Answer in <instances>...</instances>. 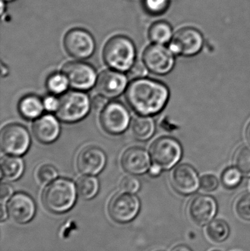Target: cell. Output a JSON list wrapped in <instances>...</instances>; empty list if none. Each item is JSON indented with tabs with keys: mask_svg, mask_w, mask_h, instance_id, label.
<instances>
[{
	"mask_svg": "<svg viewBox=\"0 0 250 251\" xmlns=\"http://www.w3.org/2000/svg\"><path fill=\"white\" fill-rule=\"evenodd\" d=\"M169 98L165 85L152 79H135L129 84L126 100L129 107L141 116H153L163 110Z\"/></svg>",
	"mask_w": 250,
	"mask_h": 251,
	"instance_id": "6da1fadb",
	"label": "cell"
},
{
	"mask_svg": "<svg viewBox=\"0 0 250 251\" xmlns=\"http://www.w3.org/2000/svg\"><path fill=\"white\" fill-rule=\"evenodd\" d=\"M135 44L125 35L112 37L106 43L103 50V59L106 64L118 72L129 70L135 63Z\"/></svg>",
	"mask_w": 250,
	"mask_h": 251,
	"instance_id": "7a4b0ae2",
	"label": "cell"
},
{
	"mask_svg": "<svg viewBox=\"0 0 250 251\" xmlns=\"http://www.w3.org/2000/svg\"><path fill=\"white\" fill-rule=\"evenodd\" d=\"M74 184L66 178H58L48 184L43 193V202L50 212L63 214L70 210L76 200Z\"/></svg>",
	"mask_w": 250,
	"mask_h": 251,
	"instance_id": "3957f363",
	"label": "cell"
},
{
	"mask_svg": "<svg viewBox=\"0 0 250 251\" xmlns=\"http://www.w3.org/2000/svg\"><path fill=\"white\" fill-rule=\"evenodd\" d=\"M90 109L91 101L87 94L70 91L60 97L56 115L65 123H76L88 116Z\"/></svg>",
	"mask_w": 250,
	"mask_h": 251,
	"instance_id": "277c9868",
	"label": "cell"
},
{
	"mask_svg": "<svg viewBox=\"0 0 250 251\" xmlns=\"http://www.w3.org/2000/svg\"><path fill=\"white\" fill-rule=\"evenodd\" d=\"M63 46L69 55L79 60L91 57L95 50L93 36L82 28H73L68 31L63 39Z\"/></svg>",
	"mask_w": 250,
	"mask_h": 251,
	"instance_id": "5b68a950",
	"label": "cell"
},
{
	"mask_svg": "<svg viewBox=\"0 0 250 251\" xmlns=\"http://www.w3.org/2000/svg\"><path fill=\"white\" fill-rule=\"evenodd\" d=\"M30 136L23 126L11 124L4 126L0 134V144L4 153L12 156L24 154L30 146Z\"/></svg>",
	"mask_w": 250,
	"mask_h": 251,
	"instance_id": "8992f818",
	"label": "cell"
},
{
	"mask_svg": "<svg viewBox=\"0 0 250 251\" xmlns=\"http://www.w3.org/2000/svg\"><path fill=\"white\" fill-rule=\"evenodd\" d=\"M151 159L162 169L174 166L182 156V149L179 142L168 137L157 139L150 148Z\"/></svg>",
	"mask_w": 250,
	"mask_h": 251,
	"instance_id": "52a82bcc",
	"label": "cell"
},
{
	"mask_svg": "<svg viewBox=\"0 0 250 251\" xmlns=\"http://www.w3.org/2000/svg\"><path fill=\"white\" fill-rule=\"evenodd\" d=\"M131 116L129 110L121 103H109L101 110L100 122L106 132L110 134H122L130 124Z\"/></svg>",
	"mask_w": 250,
	"mask_h": 251,
	"instance_id": "ba28073f",
	"label": "cell"
},
{
	"mask_svg": "<svg viewBox=\"0 0 250 251\" xmlns=\"http://www.w3.org/2000/svg\"><path fill=\"white\" fill-rule=\"evenodd\" d=\"M203 45L202 33L195 28L187 26L176 32L170 41L169 49L173 54L193 56L201 51Z\"/></svg>",
	"mask_w": 250,
	"mask_h": 251,
	"instance_id": "9c48e42d",
	"label": "cell"
},
{
	"mask_svg": "<svg viewBox=\"0 0 250 251\" xmlns=\"http://www.w3.org/2000/svg\"><path fill=\"white\" fill-rule=\"evenodd\" d=\"M62 73L67 78L69 85L78 91L91 89L97 81L95 69L83 62L66 63L62 69Z\"/></svg>",
	"mask_w": 250,
	"mask_h": 251,
	"instance_id": "30bf717a",
	"label": "cell"
},
{
	"mask_svg": "<svg viewBox=\"0 0 250 251\" xmlns=\"http://www.w3.org/2000/svg\"><path fill=\"white\" fill-rule=\"evenodd\" d=\"M140 202L132 193H119L110 201L109 212L110 216L116 222L126 224L133 221L139 213Z\"/></svg>",
	"mask_w": 250,
	"mask_h": 251,
	"instance_id": "8fae6325",
	"label": "cell"
},
{
	"mask_svg": "<svg viewBox=\"0 0 250 251\" xmlns=\"http://www.w3.org/2000/svg\"><path fill=\"white\" fill-rule=\"evenodd\" d=\"M142 60L148 70L158 75H167L174 65L173 53L161 44H152L147 47Z\"/></svg>",
	"mask_w": 250,
	"mask_h": 251,
	"instance_id": "7c38bea8",
	"label": "cell"
},
{
	"mask_svg": "<svg viewBox=\"0 0 250 251\" xmlns=\"http://www.w3.org/2000/svg\"><path fill=\"white\" fill-rule=\"evenodd\" d=\"M217 212V201L209 196H195L188 205L189 218L199 226H205L211 223Z\"/></svg>",
	"mask_w": 250,
	"mask_h": 251,
	"instance_id": "4fadbf2b",
	"label": "cell"
},
{
	"mask_svg": "<svg viewBox=\"0 0 250 251\" xmlns=\"http://www.w3.org/2000/svg\"><path fill=\"white\" fill-rule=\"evenodd\" d=\"M9 216L19 224H26L33 219L36 206L33 199L26 193H19L12 196L7 205Z\"/></svg>",
	"mask_w": 250,
	"mask_h": 251,
	"instance_id": "5bb4252c",
	"label": "cell"
},
{
	"mask_svg": "<svg viewBox=\"0 0 250 251\" xmlns=\"http://www.w3.org/2000/svg\"><path fill=\"white\" fill-rule=\"evenodd\" d=\"M127 82V77L118 71L106 70L98 76L95 89L99 95L114 99L123 94Z\"/></svg>",
	"mask_w": 250,
	"mask_h": 251,
	"instance_id": "9a60e30c",
	"label": "cell"
},
{
	"mask_svg": "<svg viewBox=\"0 0 250 251\" xmlns=\"http://www.w3.org/2000/svg\"><path fill=\"white\" fill-rule=\"evenodd\" d=\"M107 156L102 149L95 146H88L78 155L76 165L81 174L95 176L104 169Z\"/></svg>",
	"mask_w": 250,
	"mask_h": 251,
	"instance_id": "2e32d148",
	"label": "cell"
},
{
	"mask_svg": "<svg viewBox=\"0 0 250 251\" xmlns=\"http://www.w3.org/2000/svg\"><path fill=\"white\" fill-rule=\"evenodd\" d=\"M171 181L174 188L183 195L195 193L200 186L196 171L190 165H179L172 173Z\"/></svg>",
	"mask_w": 250,
	"mask_h": 251,
	"instance_id": "e0dca14e",
	"label": "cell"
},
{
	"mask_svg": "<svg viewBox=\"0 0 250 251\" xmlns=\"http://www.w3.org/2000/svg\"><path fill=\"white\" fill-rule=\"evenodd\" d=\"M121 165L129 174L140 175L151 168V159L145 149L139 147L129 148L122 156Z\"/></svg>",
	"mask_w": 250,
	"mask_h": 251,
	"instance_id": "ac0fdd59",
	"label": "cell"
},
{
	"mask_svg": "<svg viewBox=\"0 0 250 251\" xmlns=\"http://www.w3.org/2000/svg\"><path fill=\"white\" fill-rule=\"evenodd\" d=\"M32 132L40 143L49 144L58 138L60 133V124L54 116L45 115L34 122Z\"/></svg>",
	"mask_w": 250,
	"mask_h": 251,
	"instance_id": "d6986e66",
	"label": "cell"
},
{
	"mask_svg": "<svg viewBox=\"0 0 250 251\" xmlns=\"http://www.w3.org/2000/svg\"><path fill=\"white\" fill-rule=\"evenodd\" d=\"M24 171V163L18 156H6L1 160V174L7 181L19 179Z\"/></svg>",
	"mask_w": 250,
	"mask_h": 251,
	"instance_id": "ffe728a7",
	"label": "cell"
},
{
	"mask_svg": "<svg viewBox=\"0 0 250 251\" xmlns=\"http://www.w3.org/2000/svg\"><path fill=\"white\" fill-rule=\"evenodd\" d=\"M44 102L36 96L23 97L19 104V110L22 117L28 120L38 119L44 110Z\"/></svg>",
	"mask_w": 250,
	"mask_h": 251,
	"instance_id": "44dd1931",
	"label": "cell"
},
{
	"mask_svg": "<svg viewBox=\"0 0 250 251\" xmlns=\"http://www.w3.org/2000/svg\"><path fill=\"white\" fill-rule=\"evenodd\" d=\"M148 38L154 44H167L173 38L171 25L164 21L154 22L148 29Z\"/></svg>",
	"mask_w": 250,
	"mask_h": 251,
	"instance_id": "7402d4cb",
	"label": "cell"
},
{
	"mask_svg": "<svg viewBox=\"0 0 250 251\" xmlns=\"http://www.w3.org/2000/svg\"><path fill=\"white\" fill-rule=\"evenodd\" d=\"M155 130L154 121L148 116L136 118L132 125L134 136L139 140H147L152 137Z\"/></svg>",
	"mask_w": 250,
	"mask_h": 251,
	"instance_id": "603a6c76",
	"label": "cell"
},
{
	"mask_svg": "<svg viewBox=\"0 0 250 251\" xmlns=\"http://www.w3.org/2000/svg\"><path fill=\"white\" fill-rule=\"evenodd\" d=\"M206 234L208 238L214 243H223L229 237L230 227L223 220H214L208 224L206 228Z\"/></svg>",
	"mask_w": 250,
	"mask_h": 251,
	"instance_id": "cb8c5ba5",
	"label": "cell"
},
{
	"mask_svg": "<svg viewBox=\"0 0 250 251\" xmlns=\"http://www.w3.org/2000/svg\"><path fill=\"white\" fill-rule=\"evenodd\" d=\"M76 189L78 193L82 199H92L96 196L99 190L98 179L91 176H85L80 177L76 182Z\"/></svg>",
	"mask_w": 250,
	"mask_h": 251,
	"instance_id": "d4e9b609",
	"label": "cell"
},
{
	"mask_svg": "<svg viewBox=\"0 0 250 251\" xmlns=\"http://www.w3.org/2000/svg\"><path fill=\"white\" fill-rule=\"evenodd\" d=\"M233 163L241 174L250 176V146L244 145L236 149L233 155Z\"/></svg>",
	"mask_w": 250,
	"mask_h": 251,
	"instance_id": "484cf974",
	"label": "cell"
},
{
	"mask_svg": "<svg viewBox=\"0 0 250 251\" xmlns=\"http://www.w3.org/2000/svg\"><path fill=\"white\" fill-rule=\"evenodd\" d=\"M69 82L63 73L54 74L47 80V88L54 94H63L67 90Z\"/></svg>",
	"mask_w": 250,
	"mask_h": 251,
	"instance_id": "4316f807",
	"label": "cell"
},
{
	"mask_svg": "<svg viewBox=\"0 0 250 251\" xmlns=\"http://www.w3.org/2000/svg\"><path fill=\"white\" fill-rule=\"evenodd\" d=\"M142 6L148 14L151 16H161L169 8L170 0H143Z\"/></svg>",
	"mask_w": 250,
	"mask_h": 251,
	"instance_id": "83f0119b",
	"label": "cell"
},
{
	"mask_svg": "<svg viewBox=\"0 0 250 251\" xmlns=\"http://www.w3.org/2000/svg\"><path fill=\"white\" fill-rule=\"evenodd\" d=\"M223 184L227 188H234L242 181V174L235 168H229L224 171L222 177Z\"/></svg>",
	"mask_w": 250,
	"mask_h": 251,
	"instance_id": "f1b7e54d",
	"label": "cell"
},
{
	"mask_svg": "<svg viewBox=\"0 0 250 251\" xmlns=\"http://www.w3.org/2000/svg\"><path fill=\"white\" fill-rule=\"evenodd\" d=\"M235 209L241 218L250 221V193L242 195L237 199Z\"/></svg>",
	"mask_w": 250,
	"mask_h": 251,
	"instance_id": "f546056e",
	"label": "cell"
},
{
	"mask_svg": "<svg viewBox=\"0 0 250 251\" xmlns=\"http://www.w3.org/2000/svg\"><path fill=\"white\" fill-rule=\"evenodd\" d=\"M37 176L40 182L43 184H48L57 178L58 171L53 165H44L40 167L38 169Z\"/></svg>",
	"mask_w": 250,
	"mask_h": 251,
	"instance_id": "4dcf8cb0",
	"label": "cell"
},
{
	"mask_svg": "<svg viewBox=\"0 0 250 251\" xmlns=\"http://www.w3.org/2000/svg\"><path fill=\"white\" fill-rule=\"evenodd\" d=\"M120 187L126 193H135L139 190L140 183L135 177L126 176L122 179Z\"/></svg>",
	"mask_w": 250,
	"mask_h": 251,
	"instance_id": "1f68e13d",
	"label": "cell"
},
{
	"mask_svg": "<svg viewBox=\"0 0 250 251\" xmlns=\"http://www.w3.org/2000/svg\"><path fill=\"white\" fill-rule=\"evenodd\" d=\"M147 69L145 65L142 62L136 61L132 65L129 70V76L130 79H137L144 78L147 75Z\"/></svg>",
	"mask_w": 250,
	"mask_h": 251,
	"instance_id": "d6a6232c",
	"label": "cell"
},
{
	"mask_svg": "<svg viewBox=\"0 0 250 251\" xmlns=\"http://www.w3.org/2000/svg\"><path fill=\"white\" fill-rule=\"evenodd\" d=\"M218 179L213 175L204 176L200 180V186L205 191H214L218 187Z\"/></svg>",
	"mask_w": 250,
	"mask_h": 251,
	"instance_id": "836d02e7",
	"label": "cell"
},
{
	"mask_svg": "<svg viewBox=\"0 0 250 251\" xmlns=\"http://www.w3.org/2000/svg\"><path fill=\"white\" fill-rule=\"evenodd\" d=\"M44 108L48 112L57 111L59 106V100L53 96H48L44 100Z\"/></svg>",
	"mask_w": 250,
	"mask_h": 251,
	"instance_id": "e575fe53",
	"label": "cell"
},
{
	"mask_svg": "<svg viewBox=\"0 0 250 251\" xmlns=\"http://www.w3.org/2000/svg\"><path fill=\"white\" fill-rule=\"evenodd\" d=\"M13 193V188L10 184L1 183L0 187V200L1 202L7 201Z\"/></svg>",
	"mask_w": 250,
	"mask_h": 251,
	"instance_id": "d590c367",
	"label": "cell"
},
{
	"mask_svg": "<svg viewBox=\"0 0 250 251\" xmlns=\"http://www.w3.org/2000/svg\"><path fill=\"white\" fill-rule=\"evenodd\" d=\"M92 107L96 110H103L107 105V98L102 97V96H96L95 98L92 100Z\"/></svg>",
	"mask_w": 250,
	"mask_h": 251,
	"instance_id": "8d00e7d4",
	"label": "cell"
},
{
	"mask_svg": "<svg viewBox=\"0 0 250 251\" xmlns=\"http://www.w3.org/2000/svg\"><path fill=\"white\" fill-rule=\"evenodd\" d=\"M161 169H162V168H160L159 166L154 164L153 166H151V168H150V175L152 176H157L159 175L160 173H161Z\"/></svg>",
	"mask_w": 250,
	"mask_h": 251,
	"instance_id": "74e56055",
	"label": "cell"
},
{
	"mask_svg": "<svg viewBox=\"0 0 250 251\" xmlns=\"http://www.w3.org/2000/svg\"><path fill=\"white\" fill-rule=\"evenodd\" d=\"M7 212H6V208L4 207V205L1 204L0 206V219L1 222L4 221L7 218Z\"/></svg>",
	"mask_w": 250,
	"mask_h": 251,
	"instance_id": "f35d334b",
	"label": "cell"
},
{
	"mask_svg": "<svg viewBox=\"0 0 250 251\" xmlns=\"http://www.w3.org/2000/svg\"><path fill=\"white\" fill-rule=\"evenodd\" d=\"M173 251H192L189 247L186 246H179L175 248Z\"/></svg>",
	"mask_w": 250,
	"mask_h": 251,
	"instance_id": "ab89813d",
	"label": "cell"
},
{
	"mask_svg": "<svg viewBox=\"0 0 250 251\" xmlns=\"http://www.w3.org/2000/svg\"><path fill=\"white\" fill-rule=\"evenodd\" d=\"M245 134H246V137L248 139V142L250 143V122L248 124V126H247Z\"/></svg>",
	"mask_w": 250,
	"mask_h": 251,
	"instance_id": "60d3db41",
	"label": "cell"
},
{
	"mask_svg": "<svg viewBox=\"0 0 250 251\" xmlns=\"http://www.w3.org/2000/svg\"><path fill=\"white\" fill-rule=\"evenodd\" d=\"M4 68L5 67H4V65H2V66H1V70H2V73H1V75H2V76H4V75H7V69H4Z\"/></svg>",
	"mask_w": 250,
	"mask_h": 251,
	"instance_id": "b9f144b4",
	"label": "cell"
},
{
	"mask_svg": "<svg viewBox=\"0 0 250 251\" xmlns=\"http://www.w3.org/2000/svg\"><path fill=\"white\" fill-rule=\"evenodd\" d=\"M3 1H5V2H7V1H15V0H3Z\"/></svg>",
	"mask_w": 250,
	"mask_h": 251,
	"instance_id": "7bdbcfd3",
	"label": "cell"
},
{
	"mask_svg": "<svg viewBox=\"0 0 250 251\" xmlns=\"http://www.w3.org/2000/svg\"><path fill=\"white\" fill-rule=\"evenodd\" d=\"M221 251L217 250V249H214V250H211V251Z\"/></svg>",
	"mask_w": 250,
	"mask_h": 251,
	"instance_id": "ee69618b",
	"label": "cell"
},
{
	"mask_svg": "<svg viewBox=\"0 0 250 251\" xmlns=\"http://www.w3.org/2000/svg\"><path fill=\"white\" fill-rule=\"evenodd\" d=\"M161 251V250H157V251Z\"/></svg>",
	"mask_w": 250,
	"mask_h": 251,
	"instance_id": "f6af8a7d",
	"label": "cell"
}]
</instances>
